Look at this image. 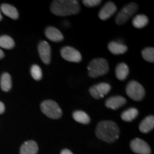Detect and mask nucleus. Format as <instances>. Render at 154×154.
<instances>
[{"instance_id": "423d86ee", "label": "nucleus", "mask_w": 154, "mask_h": 154, "mask_svg": "<svg viewBox=\"0 0 154 154\" xmlns=\"http://www.w3.org/2000/svg\"><path fill=\"white\" fill-rule=\"evenodd\" d=\"M138 5L136 3H130L125 6L119 11L116 18V23L118 25H121L126 23L134 13L137 11Z\"/></svg>"}, {"instance_id": "4468645a", "label": "nucleus", "mask_w": 154, "mask_h": 154, "mask_svg": "<svg viewBox=\"0 0 154 154\" xmlns=\"http://www.w3.org/2000/svg\"><path fill=\"white\" fill-rule=\"evenodd\" d=\"M38 150V145L34 140H28L21 146L20 154H36Z\"/></svg>"}, {"instance_id": "393cba45", "label": "nucleus", "mask_w": 154, "mask_h": 154, "mask_svg": "<svg viewBox=\"0 0 154 154\" xmlns=\"http://www.w3.org/2000/svg\"><path fill=\"white\" fill-rule=\"evenodd\" d=\"M31 75L33 77L34 79L39 81L42 78V71L38 65L34 64L31 67Z\"/></svg>"}, {"instance_id": "f03ea898", "label": "nucleus", "mask_w": 154, "mask_h": 154, "mask_svg": "<svg viewBox=\"0 0 154 154\" xmlns=\"http://www.w3.org/2000/svg\"><path fill=\"white\" fill-rule=\"evenodd\" d=\"M50 9L54 15L66 17L79 12L81 7L76 0H55L51 3Z\"/></svg>"}, {"instance_id": "aec40b11", "label": "nucleus", "mask_w": 154, "mask_h": 154, "mask_svg": "<svg viewBox=\"0 0 154 154\" xmlns=\"http://www.w3.org/2000/svg\"><path fill=\"white\" fill-rule=\"evenodd\" d=\"M138 115V111L136 108H130L124 111L121 114V119L126 122H131L134 121Z\"/></svg>"}, {"instance_id": "9b49d317", "label": "nucleus", "mask_w": 154, "mask_h": 154, "mask_svg": "<svg viewBox=\"0 0 154 154\" xmlns=\"http://www.w3.org/2000/svg\"><path fill=\"white\" fill-rule=\"evenodd\" d=\"M117 10V7L114 3L109 2L102 7L99 12V17L101 20L105 21L109 19L115 14Z\"/></svg>"}, {"instance_id": "6ab92c4d", "label": "nucleus", "mask_w": 154, "mask_h": 154, "mask_svg": "<svg viewBox=\"0 0 154 154\" xmlns=\"http://www.w3.org/2000/svg\"><path fill=\"white\" fill-rule=\"evenodd\" d=\"M0 86H1V88L3 91L7 92L10 91L11 86H12L10 74L8 73H4L2 75L1 80H0Z\"/></svg>"}, {"instance_id": "9d476101", "label": "nucleus", "mask_w": 154, "mask_h": 154, "mask_svg": "<svg viewBox=\"0 0 154 154\" xmlns=\"http://www.w3.org/2000/svg\"><path fill=\"white\" fill-rule=\"evenodd\" d=\"M38 51L42 61L45 64L51 62V47L47 42L42 41L38 46Z\"/></svg>"}, {"instance_id": "5701e85b", "label": "nucleus", "mask_w": 154, "mask_h": 154, "mask_svg": "<svg viewBox=\"0 0 154 154\" xmlns=\"http://www.w3.org/2000/svg\"><path fill=\"white\" fill-rule=\"evenodd\" d=\"M14 41L9 36L4 35L0 36V47L6 49H11L14 47Z\"/></svg>"}, {"instance_id": "412c9836", "label": "nucleus", "mask_w": 154, "mask_h": 154, "mask_svg": "<svg viewBox=\"0 0 154 154\" xmlns=\"http://www.w3.org/2000/svg\"><path fill=\"white\" fill-rule=\"evenodd\" d=\"M73 118L78 123L88 124L90 122V117L87 113L83 111H76L73 113Z\"/></svg>"}, {"instance_id": "1a4fd4ad", "label": "nucleus", "mask_w": 154, "mask_h": 154, "mask_svg": "<svg viewBox=\"0 0 154 154\" xmlns=\"http://www.w3.org/2000/svg\"><path fill=\"white\" fill-rule=\"evenodd\" d=\"M132 151L137 154H151V150L149 144L140 138H135L131 142Z\"/></svg>"}, {"instance_id": "a211bd4d", "label": "nucleus", "mask_w": 154, "mask_h": 154, "mask_svg": "<svg viewBox=\"0 0 154 154\" xmlns=\"http://www.w3.org/2000/svg\"><path fill=\"white\" fill-rule=\"evenodd\" d=\"M1 9L3 14L9 17V18L13 19H17L19 18L18 11L12 5H8V4H3L1 5Z\"/></svg>"}, {"instance_id": "2eb2a0df", "label": "nucleus", "mask_w": 154, "mask_h": 154, "mask_svg": "<svg viewBox=\"0 0 154 154\" xmlns=\"http://www.w3.org/2000/svg\"><path fill=\"white\" fill-rule=\"evenodd\" d=\"M154 128V117L153 116H149L141 121L139 125L140 132L146 134L153 129Z\"/></svg>"}, {"instance_id": "bb28decb", "label": "nucleus", "mask_w": 154, "mask_h": 154, "mask_svg": "<svg viewBox=\"0 0 154 154\" xmlns=\"http://www.w3.org/2000/svg\"><path fill=\"white\" fill-rule=\"evenodd\" d=\"M5 111V104L2 101H0V114L3 113Z\"/></svg>"}, {"instance_id": "39448f33", "label": "nucleus", "mask_w": 154, "mask_h": 154, "mask_svg": "<svg viewBox=\"0 0 154 154\" xmlns=\"http://www.w3.org/2000/svg\"><path fill=\"white\" fill-rule=\"evenodd\" d=\"M126 91L127 95L136 101H141L145 96V89L143 86L136 81H131L128 83Z\"/></svg>"}, {"instance_id": "c756f323", "label": "nucleus", "mask_w": 154, "mask_h": 154, "mask_svg": "<svg viewBox=\"0 0 154 154\" xmlns=\"http://www.w3.org/2000/svg\"><path fill=\"white\" fill-rule=\"evenodd\" d=\"M2 19V14H1V12H0V21H1Z\"/></svg>"}, {"instance_id": "a878e982", "label": "nucleus", "mask_w": 154, "mask_h": 154, "mask_svg": "<svg viewBox=\"0 0 154 154\" xmlns=\"http://www.w3.org/2000/svg\"><path fill=\"white\" fill-rule=\"evenodd\" d=\"M83 3L86 7H94L99 5L101 3V1L100 0H84Z\"/></svg>"}, {"instance_id": "f3484780", "label": "nucleus", "mask_w": 154, "mask_h": 154, "mask_svg": "<svg viewBox=\"0 0 154 154\" xmlns=\"http://www.w3.org/2000/svg\"><path fill=\"white\" fill-rule=\"evenodd\" d=\"M129 74V68L126 63H120L116 68V76L119 80L124 81L126 79Z\"/></svg>"}, {"instance_id": "cd10ccee", "label": "nucleus", "mask_w": 154, "mask_h": 154, "mask_svg": "<svg viewBox=\"0 0 154 154\" xmlns=\"http://www.w3.org/2000/svg\"><path fill=\"white\" fill-rule=\"evenodd\" d=\"M61 154H73V153L69 149H63L62 151L61 152Z\"/></svg>"}, {"instance_id": "0eeeda50", "label": "nucleus", "mask_w": 154, "mask_h": 154, "mask_svg": "<svg viewBox=\"0 0 154 154\" xmlns=\"http://www.w3.org/2000/svg\"><path fill=\"white\" fill-rule=\"evenodd\" d=\"M61 55L63 59L71 62H80L82 59V54L78 50L72 47H63L61 50Z\"/></svg>"}, {"instance_id": "b1692460", "label": "nucleus", "mask_w": 154, "mask_h": 154, "mask_svg": "<svg viewBox=\"0 0 154 154\" xmlns=\"http://www.w3.org/2000/svg\"><path fill=\"white\" fill-rule=\"evenodd\" d=\"M142 57L144 60L149 61V62H154V49L153 47L145 48L142 51Z\"/></svg>"}, {"instance_id": "c85d7f7f", "label": "nucleus", "mask_w": 154, "mask_h": 154, "mask_svg": "<svg viewBox=\"0 0 154 154\" xmlns=\"http://www.w3.org/2000/svg\"><path fill=\"white\" fill-rule=\"evenodd\" d=\"M4 57H5V54H4L2 50L0 49V59H2Z\"/></svg>"}, {"instance_id": "7ed1b4c3", "label": "nucleus", "mask_w": 154, "mask_h": 154, "mask_svg": "<svg viewBox=\"0 0 154 154\" xmlns=\"http://www.w3.org/2000/svg\"><path fill=\"white\" fill-rule=\"evenodd\" d=\"M88 75L92 78H96L106 74L109 71L108 61L105 59H93L88 65Z\"/></svg>"}, {"instance_id": "f257e3e1", "label": "nucleus", "mask_w": 154, "mask_h": 154, "mask_svg": "<svg viewBox=\"0 0 154 154\" xmlns=\"http://www.w3.org/2000/svg\"><path fill=\"white\" fill-rule=\"evenodd\" d=\"M119 128L115 122L111 121H101L96 128V135L100 140L113 143L119 138Z\"/></svg>"}, {"instance_id": "dca6fc26", "label": "nucleus", "mask_w": 154, "mask_h": 154, "mask_svg": "<svg viewBox=\"0 0 154 154\" xmlns=\"http://www.w3.org/2000/svg\"><path fill=\"white\" fill-rule=\"evenodd\" d=\"M108 48H109V51L114 55L123 54L126 53L128 50V47L126 45L115 42H110L108 45Z\"/></svg>"}, {"instance_id": "6e6552de", "label": "nucleus", "mask_w": 154, "mask_h": 154, "mask_svg": "<svg viewBox=\"0 0 154 154\" xmlns=\"http://www.w3.org/2000/svg\"><path fill=\"white\" fill-rule=\"evenodd\" d=\"M111 86L107 83H100L91 86L89 89L90 94L96 99L103 98L111 91Z\"/></svg>"}, {"instance_id": "4be33fe9", "label": "nucleus", "mask_w": 154, "mask_h": 154, "mask_svg": "<svg viewBox=\"0 0 154 154\" xmlns=\"http://www.w3.org/2000/svg\"><path fill=\"white\" fill-rule=\"evenodd\" d=\"M149 22V19L144 14H138L133 19L132 24L134 27L137 29H141L145 27Z\"/></svg>"}, {"instance_id": "ddd939ff", "label": "nucleus", "mask_w": 154, "mask_h": 154, "mask_svg": "<svg viewBox=\"0 0 154 154\" xmlns=\"http://www.w3.org/2000/svg\"><path fill=\"white\" fill-rule=\"evenodd\" d=\"M45 34L50 41L54 42H59L63 39V36L60 31L53 26H49L46 29Z\"/></svg>"}, {"instance_id": "20e7f679", "label": "nucleus", "mask_w": 154, "mask_h": 154, "mask_svg": "<svg viewBox=\"0 0 154 154\" xmlns=\"http://www.w3.org/2000/svg\"><path fill=\"white\" fill-rule=\"evenodd\" d=\"M42 112L50 119L61 118L62 111L59 104L52 100H45L41 103Z\"/></svg>"}, {"instance_id": "f8f14e48", "label": "nucleus", "mask_w": 154, "mask_h": 154, "mask_svg": "<svg viewBox=\"0 0 154 154\" xmlns=\"http://www.w3.org/2000/svg\"><path fill=\"white\" fill-rule=\"evenodd\" d=\"M126 103V99L123 96H114L108 99L106 101L105 105L109 109L116 110L119 108L122 107Z\"/></svg>"}]
</instances>
